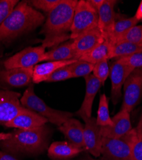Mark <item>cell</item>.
<instances>
[{
    "label": "cell",
    "mask_w": 142,
    "mask_h": 160,
    "mask_svg": "<svg viewBox=\"0 0 142 160\" xmlns=\"http://www.w3.org/2000/svg\"><path fill=\"white\" fill-rule=\"evenodd\" d=\"M77 0H61L47 16L41 34L42 46L53 48L71 39V30Z\"/></svg>",
    "instance_id": "cell-1"
},
{
    "label": "cell",
    "mask_w": 142,
    "mask_h": 160,
    "mask_svg": "<svg viewBox=\"0 0 142 160\" xmlns=\"http://www.w3.org/2000/svg\"><path fill=\"white\" fill-rule=\"evenodd\" d=\"M0 141L2 151L14 157L37 156L47 149L51 129L46 125L29 129H17Z\"/></svg>",
    "instance_id": "cell-2"
},
{
    "label": "cell",
    "mask_w": 142,
    "mask_h": 160,
    "mask_svg": "<svg viewBox=\"0 0 142 160\" xmlns=\"http://www.w3.org/2000/svg\"><path fill=\"white\" fill-rule=\"evenodd\" d=\"M45 17L27 1L19 2L0 27V42L8 43L43 24Z\"/></svg>",
    "instance_id": "cell-3"
},
{
    "label": "cell",
    "mask_w": 142,
    "mask_h": 160,
    "mask_svg": "<svg viewBox=\"0 0 142 160\" xmlns=\"http://www.w3.org/2000/svg\"><path fill=\"white\" fill-rule=\"evenodd\" d=\"M20 101L24 108L41 115L47 118L49 122L58 127L74 115L72 113L55 110L48 106L35 94L33 84L32 83L24 92Z\"/></svg>",
    "instance_id": "cell-4"
},
{
    "label": "cell",
    "mask_w": 142,
    "mask_h": 160,
    "mask_svg": "<svg viewBox=\"0 0 142 160\" xmlns=\"http://www.w3.org/2000/svg\"><path fill=\"white\" fill-rule=\"evenodd\" d=\"M98 12L88 0H80L75 8L71 30V40L98 28Z\"/></svg>",
    "instance_id": "cell-5"
},
{
    "label": "cell",
    "mask_w": 142,
    "mask_h": 160,
    "mask_svg": "<svg viewBox=\"0 0 142 160\" xmlns=\"http://www.w3.org/2000/svg\"><path fill=\"white\" fill-rule=\"evenodd\" d=\"M136 132L132 129L120 138L102 137L101 154L105 160H131V143Z\"/></svg>",
    "instance_id": "cell-6"
},
{
    "label": "cell",
    "mask_w": 142,
    "mask_h": 160,
    "mask_svg": "<svg viewBox=\"0 0 142 160\" xmlns=\"http://www.w3.org/2000/svg\"><path fill=\"white\" fill-rule=\"evenodd\" d=\"M142 98V68L136 69L125 79L121 109L131 113Z\"/></svg>",
    "instance_id": "cell-7"
},
{
    "label": "cell",
    "mask_w": 142,
    "mask_h": 160,
    "mask_svg": "<svg viewBox=\"0 0 142 160\" xmlns=\"http://www.w3.org/2000/svg\"><path fill=\"white\" fill-rule=\"evenodd\" d=\"M45 54L46 49L42 46L28 47L6 60L4 67L5 69L33 68L44 61Z\"/></svg>",
    "instance_id": "cell-8"
},
{
    "label": "cell",
    "mask_w": 142,
    "mask_h": 160,
    "mask_svg": "<svg viewBox=\"0 0 142 160\" xmlns=\"http://www.w3.org/2000/svg\"><path fill=\"white\" fill-rule=\"evenodd\" d=\"M21 94L8 90H0V125L5 126L19 113L27 110L21 104Z\"/></svg>",
    "instance_id": "cell-9"
},
{
    "label": "cell",
    "mask_w": 142,
    "mask_h": 160,
    "mask_svg": "<svg viewBox=\"0 0 142 160\" xmlns=\"http://www.w3.org/2000/svg\"><path fill=\"white\" fill-rule=\"evenodd\" d=\"M85 124L83 131L85 151L97 158L101 155V144L102 137L100 134V126L97 124L95 117H84L82 118Z\"/></svg>",
    "instance_id": "cell-10"
},
{
    "label": "cell",
    "mask_w": 142,
    "mask_h": 160,
    "mask_svg": "<svg viewBox=\"0 0 142 160\" xmlns=\"http://www.w3.org/2000/svg\"><path fill=\"white\" fill-rule=\"evenodd\" d=\"M105 40L99 28L90 30L72 40L74 59L79 60L104 42Z\"/></svg>",
    "instance_id": "cell-11"
},
{
    "label": "cell",
    "mask_w": 142,
    "mask_h": 160,
    "mask_svg": "<svg viewBox=\"0 0 142 160\" xmlns=\"http://www.w3.org/2000/svg\"><path fill=\"white\" fill-rule=\"evenodd\" d=\"M113 125L100 127V134L102 137L109 138H120L132 129L130 113L120 109L111 118Z\"/></svg>",
    "instance_id": "cell-12"
},
{
    "label": "cell",
    "mask_w": 142,
    "mask_h": 160,
    "mask_svg": "<svg viewBox=\"0 0 142 160\" xmlns=\"http://www.w3.org/2000/svg\"><path fill=\"white\" fill-rule=\"evenodd\" d=\"M33 68L5 69L0 71V82L13 87L30 85L32 82Z\"/></svg>",
    "instance_id": "cell-13"
},
{
    "label": "cell",
    "mask_w": 142,
    "mask_h": 160,
    "mask_svg": "<svg viewBox=\"0 0 142 160\" xmlns=\"http://www.w3.org/2000/svg\"><path fill=\"white\" fill-rule=\"evenodd\" d=\"M86 82V92L84 100L76 115L81 118L92 117V106L95 96L102 86L101 82L92 74L84 77Z\"/></svg>",
    "instance_id": "cell-14"
},
{
    "label": "cell",
    "mask_w": 142,
    "mask_h": 160,
    "mask_svg": "<svg viewBox=\"0 0 142 160\" xmlns=\"http://www.w3.org/2000/svg\"><path fill=\"white\" fill-rule=\"evenodd\" d=\"M48 120L37 113L27 109L19 113L5 126L21 129H29L46 125Z\"/></svg>",
    "instance_id": "cell-15"
},
{
    "label": "cell",
    "mask_w": 142,
    "mask_h": 160,
    "mask_svg": "<svg viewBox=\"0 0 142 160\" xmlns=\"http://www.w3.org/2000/svg\"><path fill=\"white\" fill-rule=\"evenodd\" d=\"M117 3L115 0H105L98 11V28L105 39H107L111 33L117 18L115 11Z\"/></svg>",
    "instance_id": "cell-16"
},
{
    "label": "cell",
    "mask_w": 142,
    "mask_h": 160,
    "mask_svg": "<svg viewBox=\"0 0 142 160\" xmlns=\"http://www.w3.org/2000/svg\"><path fill=\"white\" fill-rule=\"evenodd\" d=\"M85 126L79 121L70 118L58 127V129L67 140V142L80 149L85 151L83 131Z\"/></svg>",
    "instance_id": "cell-17"
},
{
    "label": "cell",
    "mask_w": 142,
    "mask_h": 160,
    "mask_svg": "<svg viewBox=\"0 0 142 160\" xmlns=\"http://www.w3.org/2000/svg\"><path fill=\"white\" fill-rule=\"evenodd\" d=\"M110 78L111 83V99L114 105L117 104L122 97V88L126 76V68L119 60L113 63L110 68Z\"/></svg>",
    "instance_id": "cell-18"
},
{
    "label": "cell",
    "mask_w": 142,
    "mask_h": 160,
    "mask_svg": "<svg viewBox=\"0 0 142 160\" xmlns=\"http://www.w3.org/2000/svg\"><path fill=\"white\" fill-rule=\"evenodd\" d=\"M77 60H70L65 61L47 62L43 63L37 64L33 67L32 82L35 84L46 82L48 78L54 72L60 68L69 65Z\"/></svg>",
    "instance_id": "cell-19"
},
{
    "label": "cell",
    "mask_w": 142,
    "mask_h": 160,
    "mask_svg": "<svg viewBox=\"0 0 142 160\" xmlns=\"http://www.w3.org/2000/svg\"><path fill=\"white\" fill-rule=\"evenodd\" d=\"M83 151L67 141L55 142L49 145L47 154L53 159H67L76 157Z\"/></svg>",
    "instance_id": "cell-20"
},
{
    "label": "cell",
    "mask_w": 142,
    "mask_h": 160,
    "mask_svg": "<svg viewBox=\"0 0 142 160\" xmlns=\"http://www.w3.org/2000/svg\"><path fill=\"white\" fill-rule=\"evenodd\" d=\"M75 60L72 49V40L63 42L46 52L44 61L55 62Z\"/></svg>",
    "instance_id": "cell-21"
},
{
    "label": "cell",
    "mask_w": 142,
    "mask_h": 160,
    "mask_svg": "<svg viewBox=\"0 0 142 160\" xmlns=\"http://www.w3.org/2000/svg\"><path fill=\"white\" fill-rule=\"evenodd\" d=\"M138 21L135 16L129 18L116 19L111 33L106 40L110 42L111 46L116 44L118 40L122 37L129 30L137 25Z\"/></svg>",
    "instance_id": "cell-22"
},
{
    "label": "cell",
    "mask_w": 142,
    "mask_h": 160,
    "mask_svg": "<svg viewBox=\"0 0 142 160\" xmlns=\"http://www.w3.org/2000/svg\"><path fill=\"white\" fill-rule=\"evenodd\" d=\"M111 48V44L108 40L105 39L104 42L98 45L85 55L81 57L79 60L91 63L94 65L105 59L109 60Z\"/></svg>",
    "instance_id": "cell-23"
},
{
    "label": "cell",
    "mask_w": 142,
    "mask_h": 160,
    "mask_svg": "<svg viewBox=\"0 0 142 160\" xmlns=\"http://www.w3.org/2000/svg\"><path fill=\"white\" fill-rule=\"evenodd\" d=\"M142 51V44L122 42L111 46L109 59L119 58Z\"/></svg>",
    "instance_id": "cell-24"
},
{
    "label": "cell",
    "mask_w": 142,
    "mask_h": 160,
    "mask_svg": "<svg viewBox=\"0 0 142 160\" xmlns=\"http://www.w3.org/2000/svg\"><path fill=\"white\" fill-rule=\"evenodd\" d=\"M109 100L105 94H101L99 98V108L97 112V124L100 127L111 126L113 125L112 119L109 112Z\"/></svg>",
    "instance_id": "cell-25"
},
{
    "label": "cell",
    "mask_w": 142,
    "mask_h": 160,
    "mask_svg": "<svg viewBox=\"0 0 142 160\" xmlns=\"http://www.w3.org/2000/svg\"><path fill=\"white\" fill-rule=\"evenodd\" d=\"M117 60L125 66L127 78L135 69L142 68V51Z\"/></svg>",
    "instance_id": "cell-26"
},
{
    "label": "cell",
    "mask_w": 142,
    "mask_h": 160,
    "mask_svg": "<svg viewBox=\"0 0 142 160\" xmlns=\"http://www.w3.org/2000/svg\"><path fill=\"white\" fill-rule=\"evenodd\" d=\"M69 68L73 78L82 76L85 77L92 73L94 68V64L77 60L76 62L69 65Z\"/></svg>",
    "instance_id": "cell-27"
},
{
    "label": "cell",
    "mask_w": 142,
    "mask_h": 160,
    "mask_svg": "<svg viewBox=\"0 0 142 160\" xmlns=\"http://www.w3.org/2000/svg\"><path fill=\"white\" fill-rule=\"evenodd\" d=\"M122 42L142 44V25H136L133 26L121 37L116 44Z\"/></svg>",
    "instance_id": "cell-28"
},
{
    "label": "cell",
    "mask_w": 142,
    "mask_h": 160,
    "mask_svg": "<svg viewBox=\"0 0 142 160\" xmlns=\"http://www.w3.org/2000/svg\"><path fill=\"white\" fill-rule=\"evenodd\" d=\"M92 73V74L101 82L102 85H104L110 73L108 60L105 59L96 63L94 65Z\"/></svg>",
    "instance_id": "cell-29"
},
{
    "label": "cell",
    "mask_w": 142,
    "mask_h": 160,
    "mask_svg": "<svg viewBox=\"0 0 142 160\" xmlns=\"http://www.w3.org/2000/svg\"><path fill=\"white\" fill-rule=\"evenodd\" d=\"M27 2L35 9H39L49 14L60 3L61 0H31V1Z\"/></svg>",
    "instance_id": "cell-30"
},
{
    "label": "cell",
    "mask_w": 142,
    "mask_h": 160,
    "mask_svg": "<svg viewBox=\"0 0 142 160\" xmlns=\"http://www.w3.org/2000/svg\"><path fill=\"white\" fill-rule=\"evenodd\" d=\"M19 2L18 0H0V27Z\"/></svg>",
    "instance_id": "cell-31"
},
{
    "label": "cell",
    "mask_w": 142,
    "mask_h": 160,
    "mask_svg": "<svg viewBox=\"0 0 142 160\" xmlns=\"http://www.w3.org/2000/svg\"><path fill=\"white\" fill-rule=\"evenodd\" d=\"M72 78V73L69 69V65L60 68L51 74L46 82H57L71 79Z\"/></svg>",
    "instance_id": "cell-32"
},
{
    "label": "cell",
    "mask_w": 142,
    "mask_h": 160,
    "mask_svg": "<svg viewBox=\"0 0 142 160\" xmlns=\"http://www.w3.org/2000/svg\"><path fill=\"white\" fill-rule=\"evenodd\" d=\"M131 160H142V138L136 135L131 143Z\"/></svg>",
    "instance_id": "cell-33"
},
{
    "label": "cell",
    "mask_w": 142,
    "mask_h": 160,
    "mask_svg": "<svg viewBox=\"0 0 142 160\" xmlns=\"http://www.w3.org/2000/svg\"><path fill=\"white\" fill-rule=\"evenodd\" d=\"M89 3L98 12L102 4L104 3L105 0H88Z\"/></svg>",
    "instance_id": "cell-34"
},
{
    "label": "cell",
    "mask_w": 142,
    "mask_h": 160,
    "mask_svg": "<svg viewBox=\"0 0 142 160\" xmlns=\"http://www.w3.org/2000/svg\"><path fill=\"white\" fill-rule=\"evenodd\" d=\"M0 160H18L16 157L10 154L0 151Z\"/></svg>",
    "instance_id": "cell-35"
},
{
    "label": "cell",
    "mask_w": 142,
    "mask_h": 160,
    "mask_svg": "<svg viewBox=\"0 0 142 160\" xmlns=\"http://www.w3.org/2000/svg\"><path fill=\"white\" fill-rule=\"evenodd\" d=\"M135 130H136L138 137L141 138H142V113H141V115L139 120L138 124L136 128H135Z\"/></svg>",
    "instance_id": "cell-36"
},
{
    "label": "cell",
    "mask_w": 142,
    "mask_h": 160,
    "mask_svg": "<svg viewBox=\"0 0 142 160\" xmlns=\"http://www.w3.org/2000/svg\"><path fill=\"white\" fill-rule=\"evenodd\" d=\"M135 18L136 19V20L139 21H142V1L140 2L139 7L136 10V14L135 15Z\"/></svg>",
    "instance_id": "cell-37"
},
{
    "label": "cell",
    "mask_w": 142,
    "mask_h": 160,
    "mask_svg": "<svg viewBox=\"0 0 142 160\" xmlns=\"http://www.w3.org/2000/svg\"><path fill=\"white\" fill-rule=\"evenodd\" d=\"M10 135H11L10 132H8V133L0 132V141L8 139L10 137Z\"/></svg>",
    "instance_id": "cell-38"
},
{
    "label": "cell",
    "mask_w": 142,
    "mask_h": 160,
    "mask_svg": "<svg viewBox=\"0 0 142 160\" xmlns=\"http://www.w3.org/2000/svg\"><path fill=\"white\" fill-rule=\"evenodd\" d=\"M55 160H56V159H55ZM58 160H71V159H58ZM79 160H98V159H93V158H88L81 159H79Z\"/></svg>",
    "instance_id": "cell-39"
},
{
    "label": "cell",
    "mask_w": 142,
    "mask_h": 160,
    "mask_svg": "<svg viewBox=\"0 0 142 160\" xmlns=\"http://www.w3.org/2000/svg\"><path fill=\"white\" fill-rule=\"evenodd\" d=\"M102 160H105V159H104V158H103V159H102Z\"/></svg>",
    "instance_id": "cell-40"
}]
</instances>
